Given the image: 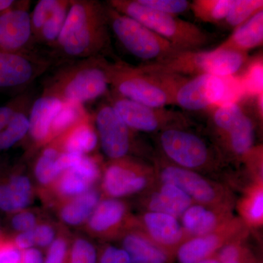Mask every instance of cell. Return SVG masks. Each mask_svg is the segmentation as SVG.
<instances>
[{
  "mask_svg": "<svg viewBox=\"0 0 263 263\" xmlns=\"http://www.w3.org/2000/svg\"><path fill=\"white\" fill-rule=\"evenodd\" d=\"M233 3V0H194L190 9L201 22L219 24L226 18Z\"/></svg>",
  "mask_w": 263,
  "mask_h": 263,
  "instance_id": "31",
  "label": "cell"
},
{
  "mask_svg": "<svg viewBox=\"0 0 263 263\" xmlns=\"http://www.w3.org/2000/svg\"><path fill=\"white\" fill-rule=\"evenodd\" d=\"M17 1L13 0H0V13L11 8L16 4Z\"/></svg>",
  "mask_w": 263,
  "mask_h": 263,
  "instance_id": "46",
  "label": "cell"
},
{
  "mask_svg": "<svg viewBox=\"0 0 263 263\" xmlns=\"http://www.w3.org/2000/svg\"><path fill=\"white\" fill-rule=\"evenodd\" d=\"M55 227L47 221H41L37 226L30 230L34 247L46 248L53 243L56 238Z\"/></svg>",
  "mask_w": 263,
  "mask_h": 263,
  "instance_id": "40",
  "label": "cell"
},
{
  "mask_svg": "<svg viewBox=\"0 0 263 263\" xmlns=\"http://www.w3.org/2000/svg\"><path fill=\"white\" fill-rule=\"evenodd\" d=\"M64 102L51 95L41 94L34 99L29 116V152L41 149L49 143L52 122L61 110ZM25 138V139H26Z\"/></svg>",
  "mask_w": 263,
  "mask_h": 263,
  "instance_id": "20",
  "label": "cell"
},
{
  "mask_svg": "<svg viewBox=\"0 0 263 263\" xmlns=\"http://www.w3.org/2000/svg\"><path fill=\"white\" fill-rule=\"evenodd\" d=\"M123 249L134 263H167L166 251L154 243L139 230L132 226L120 235Z\"/></svg>",
  "mask_w": 263,
  "mask_h": 263,
  "instance_id": "24",
  "label": "cell"
},
{
  "mask_svg": "<svg viewBox=\"0 0 263 263\" xmlns=\"http://www.w3.org/2000/svg\"><path fill=\"white\" fill-rule=\"evenodd\" d=\"M159 143L164 155L182 168L195 171L207 168L214 163V150L203 138L186 128L160 132Z\"/></svg>",
  "mask_w": 263,
  "mask_h": 263,
  "instance_id": "9",
  "label": "cell"
},
{
  "mask_svg": "<svg viewBox=\"0 0 263 263\" xmlns=\"http://www.w3.org/2000/svg\"><path fill=\"white\" fill-rule=\"evenodd\" d=\"M108 102L132 130L157 133L171 128H186L190 124L187 117L178 110L165 108H152L128 99L114 91Z\"/></svg>",
  "mask_w": 263,
  "mask_h": 263,
  "instance_id": "8",
  "label": "cell"
},
{
  "mask_svg": "<svg viewBox=\"0 0 263 263\" xmlns=\"http://www.w3.org/2000/svg\"><path fill=\"white\" fill-rule=\"evenodd\" d=\"M88 114L84 105L78 103H65L53 122L50 129L49 143L60 136L64 132L83 119Z\"/></svg>",
  "mask_w": 263,
  "mask_h": 263,
  "instance_id": "32",
  "label": "cell"
},
{
  "mask_svg": "<svg viewBox=\"0 0 263 263\" xmlns=\"http://www.w3.org/2000/svg\"><path fill=\"white\" fill-rule=\"evenodd\" d=\"M23 263H43L42 254L38 249L32 248L22 252Z\"/></svg>",
  "mask_w": 263,
  "mask_h": 263,
  "instance_id": "45",
  "label": "cell"
},
{
  "mask_svg": "<svg viewBox=\"0 0 263 263\" xmlns=\"http://www.w3.org/2000/svg\"><path fill=\"white\" fill-rule=\"evenodd\" d=\"M158 172L162 183H171L181 189L197 204L227 206L224 190L195 171L174 164H160Z\"/></svg>",
  "mask_w": 263,
  "mask_h": 263,
  "instance_id": "15",
  "label": "cell"
},
{
  "mask_svg": "<svg viewBox=\"0 0 263 263\" xmlns=\"http://www.w3.org/2000/svg\"><path fill=\"white\" fill-rule=\"evenodd\" d=\"M198 263H220V262H219V260H218V259H216L207 258Z\"/></svg>",
  "mask_w": 263,
  "mask_h": 263,
  "instance_id": "48",
  "label": "cell"
},
{
  "mask_svg": "<svg viewBox=\"0 0 263 263\" xmlns=\"http://www.w3.org/2000/svg\"><path fill=\"white\" fill-rule=\"evenodd\" d=\"M70 245V240L66 233L58 234L48 247L43 263H67Z\"/></svg>",
  "mask_w": 263,
  "mask_h": 263,
  "instance_id": "39",
  "label": "cell"
},
{
  "mask_svg": "<svg viewBox=\"0 0 263 263\" xmlns=\"http://www.w3.org/2000/svg\"><path fill=\"white\" fill-rule=\"evenodd\" d=\"M34 190L30 180L23 174L11 176L6 183L0 185V209L16 213L30 205Z\"/></svg>",
  "mask_w": 263,
  "mask_h": 263,
  "instance_id": "28",
  "label": "cell"
},
{
  "mask_svg": "<svg viewBox=\"0 0 263 263\" xmlns=\"http://www.w3.org/2000/svg\"><path fill=\"white\" fill-rule=\"evenodd\" d=\"M101 175L98 160L94 157L81 155L75 164L65 170L49 187L43 190L46 200L55 205L59 202L79 196L94 188Z\"/></svg>",
  "mask_w": 263,
  "mask_h": 263,
  "instance_id": "13",
  "label": "cell"
},
{
  "mask_svg": "<svg viewBox=\"0 0 263 263\" xmlns=\"http://www.w3.org/2000/svg\"><path fill=\"white\" fill-rule=\"evenodd\" d=\"M108 61L98 57L61 62L43 81L42 94L81 105L108 94Z\"/></svg>",
  "mask_w": 263,
  "mask_h": 263,
  "instance_id": "2",
  "label": "cell"
},
{
  "mask_svg": "<svg viewBox=\"0 0 263 263\" xmlns=\"http://www.w3.org/2000/svg\"><path fill=\"white\" fill-rule=\"evenodd\" d=\"M92 120L91 116L86 114L79 122L53 139L63 153L89 155L96 148L98 136Z\"/></svg>",
  "mask_w": 263,
  "mask_h": 263,
  "instance_id": "23",
  "label": "cell"
},
{
  "mask_svg": "<svg viewBox=\"0 0 263 263\" xmlns=\"http://www.w3.org/2000/svg\"><path fill=\"white\" fill-rule=\"evenodd\" d=\"M155 176L154 169L129 157L110 160L104 170L102 189L109 198H119L140 193Z\"/></svg>",
  "mask_w": 263,
  "mask_h": 263,
  "instance_id": "12",
  "label": "cell"
},
{
  "mask_svg": "<svg viewBox=\"0 0 263 263\" xmlns=\"http://www.w3.org/2000/svg\"><path fill=\"white\" fill-rule=\"evenodd\" d=\"M126 203L119 199L100 200L86 221V231L99 238L120 236L131 223Z\"/></svg>",
  "mask_w": 263,
  "mask_h": 263,
  "instance_id": "18",
  "label": "cell"
},
{
  "mask_svg": "<svg viewBox=\"0 0 263 263\" xmlns=\"http://www.w3.org/2000/svg\"><path fill=\"white\" fill-rule=\"evenodd\" d=\"M240 228V223L236 219H231L214 233L190 238L178 249L179 262L198 263L207 259L227 240L235 238Z\"/></svg>",
  "mask_w": 263,
  "mask_h": 263,
  "instance_id": "21",
  "label": "cell"
},
{
  "mask_svg": "<svg viewBox=\"0 0 263 263\" xmlns=\"http://www.w3.org/2000/svg\"><path fill=\"white\" fill-rule=\"evenodd\" d=\"M240 248L237 243L226 245L221 249L219 254L220 263H239Z\"/></svg>",
  "mask_w": 263,
  "mask_h": 263,
  "instance_id": "44",
  "label": "cell"
},
{
  "mask_svg": "<svg viewBox=\"0 0 263 263\" xmlns=\"http://www.w3.org/2000/svg\"><path fill=\"white\" fill-rule=\"evenodd\" d=\"M193 204V200L181 189L166 183H162L146 202L148 212L162 213L176 219L181 217Z\"/></svg>",
  "mask_w": 263,
  "mask_h": 263,
  "instance_id": "25",
  "label": "cell"
},
{
  "mask_svg": "<svg viewBox=\"0 0 263 263\" xmlns=\"http://www.w3.org/2000/svg\"><path fill=\"white\" fill-rule=\"evenodd\" d=\"M247 53L216 47L212 51H177L157 61L138 66L147 72L167 75H212L226 78L238 72L247 60Z\"/></svg>",
  "mask_w": 263,
  "mask_h": 263,
  "instance_id": "3",
  "label": "cell"
},
{
  "mask_svg": "<svg viewBox=\"0 0 263 263\" xmlns=\"http://www.w3.org/2000/svg\"><path fill=\"white\" fill-rule=\"evenodd\" d=\"M210 123L219 143L232 155L243 160L254 148L253 122L235 102L218 105Z\"/></svg>",
  "mask_w": 263,
  "mask_h": 263,
  "instance_id": "7",
  "label": "cell"
},
{
  "mask_svg": "<svg viewBox=\"0 0 263 263\" xmlns=\"http://www.w3.org/2000/svg\"><path fill=\"white\" fill-rule=\"evenodd\" d=\"M48 52L16 53L0 50V89L24 88L60 64Z\"/></svg>",
  "mask_w": 263,
  "mask_h": 263,
  "instance_id": "10",
  "label": "cell"
},
{
  "mask_svg": "<svg viewBox=\"0 0 263 263\" xmlns=\"http://www.w3.org/2000/svg\"><path fill=\"white\" fill-rule=\"evenodd\" d=\"M32 89L24 90L0 106V151L24 141L29 130V116L34 99Z\"/></svg>",
  "mask_w": 263,
  "mask_h": 263,
  "instance_id": "17",
  "label": "cell"
},
{
  "mask_svg": "<svg viewBox=\"0 0 263 263\" xmlns=\"http://www.w3.org/2000/svg\"><path fill=\"white\" fill-rule=\"evenodd\" d=\"M107 4L146 26L179 51L202 50L214 41L212 34L196 24L150 9L137 0H110Z\"/></svg>",
  "mask_w": 263,
  "mask_h": 263,
  "instance_id": "4",
  "label": "cell"
},
{
  "mask_svg": "<svg viewBox=\"0 0 263 263\" xmlns=\"http://www.w3.org/2000/svg\"><path fill=\"white\" fill-rule=\"evenodd\" d=\"M242 214L249 224L260 226L263 219V191L262 184L252 189L243 200Z\"/></svg>",
  "mask_w": 263,
  "mask_h": 263,
  "instance_id": "34",
  "label": "cell"
},
{
  "mask_svg": "<svg viewBox=\"0 0 263 263\" xmlns=\"http://www.w3.org/2000/svg\"><path fill=\"white\" fill-rule=\"evenodd\" d=\"M107 72L110 86L122 98L152 108L174 105L168 79L164 74L145 72L138 66L119 59L108 61Z\"/></svg>",
  "mask_w": 263,
  "mask_h": 263,
  "instance_id": "5",
  "label": "cell"
},
{
  "mask_svg": "<svg viewBox=\"0 0 263 263\" xmlns=\"http://www.w3.org/2000/svg\"><path fill=\"white\" fill-rule=\"evenodd\" d=\"M263 43V10L234 29L228 39L218 47L247 53Z\"/></svg>",
  "mask_w": 263,
  "mask_h": 263,
  "instance_id": "27",
  "label": "cell"
},
{
  "mask_svg": "<svg viewBox=\"0 0 263 263\" xmlns=\"http://www.w3.org/2000/svg\"><path fill=\"white\" fill-rule=\"evenodd\" d=\"M41 221H42L40 220L39 215L37 213L24 209L15 213V215L12 217L11 226L18 233H24L32 230Z\"/></svg>",
  "mask_w": 263,
  "mask_h": 263,
  "instance_id": "41",
  "label": "cell"
},
{
  "mask_svg": "<svg viewBox=\"0 0 263 263\" xmlns=\"http://www.w3.org/2000/svg\"><path fill=\"white\" fill-rule=\"evenodd\" d=\"M174 105L190 111L205 110L219 103L227 93L224 78L200 75L186 78L172 75Z\"/></svg>",
  "mask_w": 263,
  "mask_h": 263,
  "instance_id": "11",
  "label": "cell"
},
{
  "mask_svg": "<svg viewBox=\"0 0 263 263\" xmlns=\"http://www.w3.org/2000/svg\"><path fill=\"white\" fill-rule=\"evenodd\" d=\"M102 150L110 160L127 157L133 150V130L108 102L102 104L94 117Z\"/></svg>",
  "mask_w": 263,
  "mask_h": 263,
  "instance_id": "14",
  "label": "cell"
},
{
  "mask_svg": "<svg viewBox=\"0 0 263 263\" xmlns=\"http://www.w3.org/2000/svg\"><path fill=\"white\" fill-rule=\"evenodd\" d=\"M105 3L71 0L65 23L47 51L59 62L104 57L111 53Z\"/></svg>",
  "mask_w": 263,
  "mask_h": 263,
  "instance_id": "1",
  "label": "cell"
},
{
  "mask_svg": "<svg viewBox=\"0 0 263 263\" xmlns=\"http://www.w3.org/2000/svg\"><path fill=\"white\" fill-rule=\"evenodd\" d=\"M71 0H62L53 14L43 24L37 35L34 37V43L37 46H44L48 48L58 39L70 9Z\"/></svg>",
  "mask_w": 263,
  "mask_h": 263,
  "instance_id": "30",
  "label": "cell"
},
{
  "mask_svg": "<svg viewBox=\"0 0 263 263\" xmlns=\"http://www.w3.org/2000/svg\"><path fill=\"white\" fill-rule=\"evenodd\" d=\"M131 224L164 251L179 247L188 240L177 219L162 213L147 212L139 220H132Z\"/></svg>",
  "mask_w": 263,
  "mask_h": 263,
  "instance_id": "19",
  "label": "cell"
},
{
  "mask_svg": "<svg viewBox=\"0 0 263 263\" xmlns=\"http://www.w3.org/2000/svg\"><path fill=\"white\" fill-rule=\"evenodd\" d=\"M62 153L63 152L55 141L41 148L34 162V174L43 190L49 187L60 176L56 168V161Z\"/></svg>",
  "mask_w": 263,
  "mask_h": 263,
  "instance_id": "29",
  "label": "cell"
},
{
  "mask_svg": "<svg viewBox=\"0 0 263 263\" xmlns=\"http://www.w3.org/2000/svg\"><path fill=\"white\" fill-rule=\"evenodd\" d=\"M29 1H17L0 13V50L16 53L39 51L33 41Z\"/></svg>",
  "mask_w": 263,
  "mask_h": 263,
  "instance_id": "16",
  "label": "cell"
},
{
  "mask_svg": "<svg viewBox=\"0 0 263 263\" xmlns=\"http://www.w3.org/2000/svg\"><path fill=\"white\" fill-rule=\"evenodd\" d=\"M62 0H40L30 13L33 41L37 35L43 24L53 14Z\"/></svg>",
  "mask_w": 263,
  "mask_h": 263,
  "instance_id": "37",
  "label": "cell"
},
{
  "mask_svg": "<svg viewBox=\"0 0 263 263\" xmlns=\"http://www.w3.org/2000/svg\"><path fill=\"white\" fill-rule=\"evenodd\" d=\"M0 263H23L22 251L13 240L0 238Z\"/></svg>",
  "mask_w": 263,
  "mask_h": 263,
  "instance_id": "42",
  "label": "cell"
},
{
  "mask_svg": "<svg viewBox=\"0 0 263 263\" xmlns=\"http://www.w3.org/2000/svg\"><path fill=\"white\" fill-rule=\"evenodd\" d=\"M140 4L150 9L174 16L185 13L190 8L186 0H137Z\"/></svg>",
  "mask_w": 263,
  "mask_h": 263,
  "instance_id": "38",
  "label": "cell"
},
{
  "mask_svg": "<svg viewBox=\"0 0 263 263\" xmlns=\"http://www.w3.org/2000/svg\"><path fill=\"white\" fill-rule=\"evenodd\" d=\"M262 0H233V5L223 21L226 27L235 29L263 10Z\"/></svg>",
  "mask_w": 263,
  "mask_h": 263,
  "instance_id": "33",
  "label": "cell"
},
{
  "mask_svg": "<svg viewBox=\"0 0 263 263\" xmlns=\"http://www.w3.org/2000/svg\"><path fill=\"white\" fill-rule=\"evenodd\" d=\"M99 263H134L123 249L114 246L104 247L99 257Z\"/></svg>",
  "mask_w": 263,
  "mask_h": 263,
  "instance_id": "43",
  "label": "cell"
},
{
  "mask_svg": "<svg viewBox=\"0 0 263 263\" xmlns=\"http://www.w3.org/2000/svg\"><path fill=\"white\" fill-rule=\"evenodd\" d=\"M181 226L188 237L210 234L231 219L227 206L193 204L181 216Z\"/></svg>",
  "mask_w": 263,
  "mask_h": 263,
  "instance_id": "22",
  "label": "cell"
},
{
  "mask_svg": "<svg viewBox=\"0 0 263 263\" xmlns=\"http://www.w3.org/2000/svg\"><path fill=\"white\" fill-rule=\"evenodd\" d=\"M243 89L251 96L257 97L263 93V61L259 57L251 62L240 79Z\"/></svg>",
  "mask_w": 263,
  "mask_h": 263,
  "instance_id": "35",
  "label": "cell"
},
{
  "mask_svg": "<svg viewBox=\"0 0 263 263\" xmlns=\"http://www.w3.org/2000/svg\"><path fill=\"white\" fill-rule=\"evenodd\" d=\"M257 98V112H258L259 119L262 120L263 116V93H261L259 95L256 97Z\"/></svg>",
  "mask_w": 263,
  "mask_h": 263,
  "instance_id": "47",
  "label": "cell"
},
{
  "mask_svg": "<svg viewBox=\"0 0 263 263\" xmlns=\"http://www.w3.org/2000/svg\"><path fill=\"white\" fill-rule=\"evenodd\" d=\"M109 28L129 53L149 63L179 51L171 43L135 19L105 3Z\"/></svg>",
  "mask_w": 263,
  "mask_h": 263,
  "instance_id": "6",
  "label": "cell"
},
{
  "mask_svg": "<svg viewBox=\"0 0 263 263\" xmlns=\"http://www.w3.org/2000/svg\"><path fill=\"white\" fill-rule=\"evenodd\" d=\"M101 199L95 188L82 195L67 199L57 204V214L62 222L70 226L86 224Z\"/></svg>",
  "mask_w": 263,
  "mask_h": 263,
  "instance_id": "26",
  "label": "cell"
},
{
  "mask_svg": "<svg viewBox=\"0 0 263 263\" xmlns=\"http://www.w3.org/2000/svg\"><path fill=\"white\" fill-rule=\"evenodd\" d=\"M98 254L95 246L84 238L77 237L70 245L67 263H97Z\"/></svg>",
  "mask_w": 263,
  "mask_h": 263,
  "instance_id": "36",
  "label": "cell"
}]
</instances>
